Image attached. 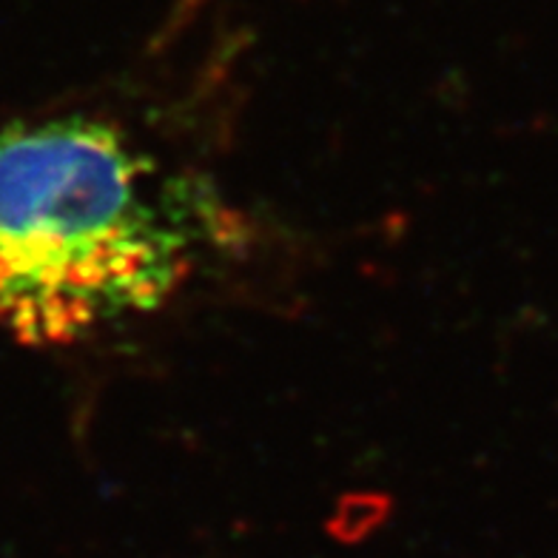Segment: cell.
<instances>
[{
	"instance_id": "cell-1",
	"label": "cell",
	"mask_w": 558,
	"mask_h": 558,
	"mask_svg": "<svg viewBox=\"0 0 558 558\" xmlns=\"http://www.w3.org/2000/svg\"><path fill=\"white\" fill-rule=\"evenodd\" d=\"M203 189L95 114L0 129V325L72 345L160 308L214 234Z\"/></svg>"
}]
</instances>
